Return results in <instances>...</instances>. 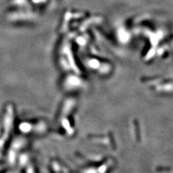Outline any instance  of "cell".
Masks as SVG:
<instances>
[]
</instances>
